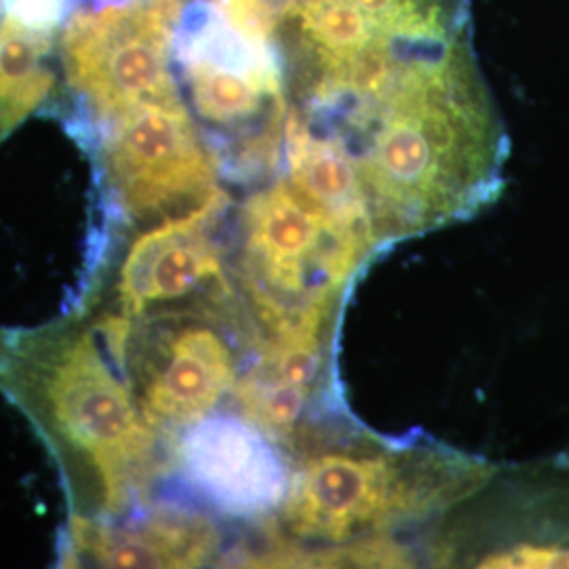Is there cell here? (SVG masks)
Wrapping results in <instances>:
<instances>
[{"instance_id": "cell-1", "label": "cell", "mask_w": 569, "mask_h": 569, "mask_svg": "<svg viewBox=\"0 0 569 569\" xmlns=\"http://www.w3.org/2000/svg\"><path fill=\"white\" fill-rule=\"evenodd\" d=\"M0 397L16 407L60 477L68 519H119L148 505L164 437L143 418L91 312L0 326Z\"/></svg>"}, {"instance_id": "cell-2", "label": "cell", "mask_w": 569, "mask_h": 569, "mask_svg": "<svg viewBox=\"0 0 569 569\" xmlns=\"http://www.w3.org/2000/svg\"><path fill=\"white\" fill-rule=\"evenodd\" d=\"M488 465L432 441L376 437L306 453L279 509L284 545L363 547L403 523L448 510L479 483ZM333 555V557H336Z\"/></svg>"}, {"instance_id": "cell-3", "label": "cell", "mask_w": 569, "mask_h": 569, "mask_svg": "<svg viewBox=\"0 0 569 569\" xmlns=\"http://www.w3.org/2000/svg\"><path fill=\"white\" fill-rule=\"evenodd\" d=\"M237 224L234 283L258 340L327 342L348 287L378 249L371 232L284 176L247 197Z\"/></svg>"}, {"instance_id": "cell-4", "label": "cell", "mask_w": 569, "mask_h": 569, "mask_svg": "<svg viewBox=\"0 0 569 569\" xmlns=\"http://www.w3.org/2000/svg\"><path fill=\"white\" fill-rule=\"evenodd\" d=\"M176 72L226 180L256 182L283 163V66L274 32L234 18L218 0H183Z\"/></svg>"}, {"instance_id": "cell-5", "label": "cell", "mask_w": 569, "mask_h": 569, "mask_svg": "<svg viewBox=\"0 0 569 569\" xmlns=\"http://www.w3.org/2000/svg\"><path fill=\"white\" fill-rule=\"evenodd\" d=\"M72 138L89 154L98 186L100 224L91 262L114 258L131 232L226 194L220 161L183 93L136 106Z\"/></svg>"}, {"instance_id": "cell-6", "label": "cell", "mask_w": 569, "mask_h": 569, "mask_svg": "<svg viewBox=\"0 0 569 569\" xmlns=\"http://www.w3.org/2000/svg\"><path fill=\"white\" fill-rule=\"evenodd\" d=\"M183 0H87L60 34L63 103L70 136L136 106L182 96L173 42Z\"/></svg>"}, {"instance_id": "cell-7", "label": "cell", "mask_w": 569, "mask_h": 569, "mask_svg": "<svg viewBox=\"0 0 569 569\" xmlns=\"http://www.w3.org/2000/svg\"><path fill=\"white\" fill-rule=\"evenodd\" d=\"M253 327L234 291L129 319L121 361L143 418L164 439L201 420L234 392L239 333Z\"/></svg>"}, {"instance_id": "cell-8", "label": "cell", "mask_w": 569, "mask_h": 569, "mask_svg": "<svg viewBox=\"0 0 569 569\" xmlns=\"http://www.w3.org/2000/svg\"><path fill=\"white\" fill-rule=\"evenodd\" d=\"M439 566L569 568V462L489 467L441 512Z\"/></svg>"}, {"instance_id": "cell-9", "label": "cell", "mask_w": 569, "mask_h": 569, "mask_svg": "<svg viewBox=\"0 0 569 569\" xmlns=\"http://www.w3.org/2000/svg\"><path fill=\"white\" fill-rule=\"evenodd\" d=\"M232 199L226 192L201 209L146 226L122 241L96 306L138 319L148 312L232 293L220 230Z\"/></svg>"}, {"instance_id": "cell-10", "label": "cell", "mask_w": 569, "mask_h": 569, "mask_svg": "<svg viewBox=\"0 0 569 569\" xmlns=\"http://www.w3.org/2000/svg\"><path fill=\"white\" fill-rule=\"evenodd\" d=\"M173 462L183 483L230 519L281 509L291 481L279 443L243 413L211 411L180 430Z\"/></svg>"}, {"instance_id": "cell-11", "label": "cell", "mask_w": 569, "mask_h": 569, "mask_svg": "<svg viewBox=\"0 0 569 569\" xmlns=\"http://www.w3.org/2000/svg\"><path fill=\"white\" fill-rule=\"evenodd\" d=\"M222 542L203 512L143 505L119 519H68L56 552L60 568H201L218 559Z\"/></svg>"}, {"instance_id": "cell-12", "label": "cell", "mask_w": 569, "mask_h": 569, "mask_svg": "<svg viewBox=\"0 0 569 569\" xmlns=\"http://www.w3.org/2000/svg\"><path fill=\"white\" fill-rule=\"evenodd\" d=\"M7 9H9V0H0V23H2L4 16H7Z\"/></svg>"}]
</instances>
